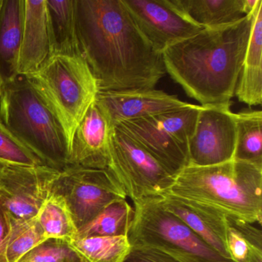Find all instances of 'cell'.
Masks as SVG:
<instances>
[{
    "mask_svg": "<svg viewBox=\"0 0 262 262\" xmlns=\"http://www.w3.org/2000/svg\"><path fill=\"white\" fill-rule=\"evenodd\" d=\"M96 101L113 128L125 121L186 108L191 105L180 100L176 96L155 89L99 91Z\"/></svg>",
    "mask_w": 262,
    "mask_h": 262,
    "instance_id": "13",
    "label": "cell"
},
{
    "mask_svg": "<svg viewBox=\"0 0 262 262\" xmlns=\"http://www.w3.org/2000/svg\"><path fill=\"white\" fill-rule=\"evenodd\" d=\"M53 107L68 136L73 134L99 93L82 56H53L36 73L26 75Z\"/></svg>",
    "mask_w": 262,
    "mask_h": 262,
    "instance_id": "6",
    "label": "cell"
},
{
    "mask_svg": "<svg viewBox=\"0 0 262 262\" xmlns=\"http://www.w3.org/2000/svg\"><path fill=\"white\" fill-rule=\"evenodd\" d=\"M2 3L3 0H0V9H1V7H2Z\"/></svg>",
    "mask_w": 262,
    "mask_h": 262,
    "instance_id": "35",
    "label": "cell"
},
{
    "mask_svg": "<svg viewBox=\"0 0 262 262\" xmlns=\"http://www.w3.org/2000/svg\"><path fill=\"white\" fill-rule=\"evenodd\" d=\"M24 0H3L0 9V78L4 83L19 75Z\"/></svg>",
    "mask_w": 262,
    "mask_h": 262,
    "instance_id": "17",
    "label": "cell"
},
{
    "mask_svg": "<svg viewBox=\"0 0 262 262\" xmlns=\"http://www.w3.org/2000/svg\"><path fill=\"white\" fill-rule=\"evenodd\" d=\"M52 56H80L74 0H47Z\"/></svg>",
    "mask_w": 262,
    "mask_h": 262,
    "instance_id": "19",
    "label": "cell"
},
{
    "mask_svg": "<svg viewBox=\"0 0 262 262\" xmlns=\"http://www.w3.org/2000/svg\"><path fill=\"white\" fill-rule=\"evenodd\" d=\"M3 86H4V82H3L2 79L0 78V96L2 94Z\"/></svg>",
    "mask_w": 262,
    "mask_h": 262,
    "instance_id": "34",
    "label": "cell"
},
{
    "mask_svg": "<svg viewBox=\"0 0 262 262\" xmlns=\"http://www.w3.org/2000/svg\"><path fill=\"white\" fill-rule=\"evenodd\" d=\"M236 142L234 160L262 165L261 111L235 114Z\"/></svg>",
    "mask_w": 262,
    "mask_h": 262,
    "instance_id": "21",
    "label": "cell"
},
{
    "mask_svg": "<svg viewBox=\"0 0 262 262\" xmlns=\"http://www.w3.org/2000/svg\"><path fill=\"white\" fill-rule=\"evenodd\" d=\"M139 30L162 53L203 29L191 22L171 0H122Z\"/></svg>",
    "mask_w": 262,
    "mask_h": 262,
    "instance_id": "12",
    "label": "cell"
},
{
    "mask_svg": "<svg viewBox=\"0 0 262 262\" xmlns=\"http://www.w3.org/2000/svg\"><path fill=\"white\" fill-rule=\"evenodd\" d=\"M165 209L177 216L202 241L225 258H230L227 248V216L221 211L169 193L160 196Z\"/></svg>",
    "mask_w": 262,
    "mask_h": 262,
    "instance_id": "15",
    "label": "cell"
},
{
    "mask_svg": "<svg viewBox=\"0 0 262 262\" xmlns=\"http://www.w3.org/2000/svg\"><path fill=\"white\" fill-rule=\"evenodd\" d=\"M13 220V219H12ZM47 240L36 217L13 220L6 251L7 262H18L26 254Z\"/></svg>",
    "mask_w": 262,
    "mask_h": 262,
    "instance_id": "24",
    "label": "cell"
},
{
    "mask_svg": "<svg viewBox=\"0 0 262 262\" xmlns=\"http://www.w3.org/2000/svg\"><path fill=\"white\" fill-rule=\"evenodd\" d=\"M13 220L0 203V262H7L6 251L12 230Z\"/></svg>",
    "mask_w": 262,
    "mask_h": 262,
    "instance_id": "32",
    "label": "cell"
},
{
    "mask_svg": "<svg viewBox=\"0 0 262 262\" xmlns=\"http://www.w3.org/2000/svg\"><path fill=\"white\" fill-rule=\"evenodd\" d=\"M79 53L99 91L151 90L165 76L156 51L122 0H74Z\"/></svg>",
    "mask_w": 262,
    "mask_h": 262,
    "instance_id": "1",
    "label": "cell"
},
{
    "mask_svg": "<svg viewBox=\"0 0 262 262\" xmlns=\"http://www.w3.org/2000/svg\"><path fill=\"white\" fill-rule=\"evenodd\" d=\"M244 66L262 67V0H258L253 12Z\"/></svg>",
    "mask_w": 262,
    "mask_h": 262,
    "instance_id": "28",
    "label": "cell"
},
{
    "mask_svg": "<svg viewBox=\"0 0 262 262\" xmlns=\"http://www.w3.org/2000/svg\"><path fill=\"white\" fill-rule=\"evenodd\" d=\"M51 192L63 198L78 229L110 204L127 198L120 184L108 169L73 165L58 171Z\"/></svg>",
    "mask_w": 262,
    "mask_h": 262,
    "instance_id": "9",
    "label": "cell"
},
{
    "mask_svg": "<svg viewBox=\"0 0 262 262\" xmlns=\"http://www.w3.org/2000/svg\"><path fill=\"white\" fill-rule=\"evenodd\" d=\"M127 237L131 246L149 247L180 262H234L216 252L182 220L164 208L159 197L134 202Z\"/></svg>",
    "mask_w": 262,
    "mask_h": 262,
    "instance_id": "5",
    "label": "cell"
},
{
    "mask_svg": "<svg viewBox=\"0 0 262 262\" xmlns=\"http://www.w3.org/2000/svg\"><path fill=\"white\" fill-rule=\"evenodd\" d=\"M46 239L70 242L77 236L78 228L63 198L51 192L36 217Z\"/></svg>",
    "mask_w": 262,
    "mask_h": 262,
    "instance_id": "20",
    "label": "cell"
},
{
    "mask_svg": "<svg viewBox=\"0 0 262 262\" xmlns=\"http://www.w3.org/2000/svg\"><path fill=\"white\" fill-rule=\"evenodd\" d=\"M166 192L228 217L261 224L262 165L234 159L210 166L188 165Z\"/></svg>",
    "mask_w": 262,
    "mask_h": 262,
    "instance_id": "3",
    "label": "cell"
},
{
    "mask_svg": "<svg viewBox=\"0 0 262 262\" xmlns=\"http://www.w3.org/2000/svg\"><path fill=\"white\" fill-rule=\"evenodd\" d=\"M133 215L134 209L126 199L116 201L78 229L76 237L127 236Z\"/></svg>",
    "mask_w": 262,
    "mask_h": 262,
    "instance_id": "23",
    "label": "cell"
},
{
    "mask_svg": "<svg viewBox=\"0 0 262 262\" xmlns=\"http://www.w3.org/2000/svg\"><path fill=\"white\" fill-rule=\"evenodd\" d=\"M58 171L49 166H6L0 180V203L13 220L37 216Z\"/></svg>",
    "mask_w": 262,
    "mask_h": 262,
    "instance_id": "11",
    "label": "cell"
},
{
    "mask_svg": "<svg viewBox=\"0 0 262 262\" xmlns=\"http://www.w3.org/2000/svg\"><path fill=\"white\" fill-rule=\"evenodd\" d=\"M227 248L230 258L234 262H251L262 257V251L253 248L235 229L228 225Z\"/></svg>",
    "mask_w": 262,
    "mask_h": 262,
    "instance_id": "29",
    "label": "cell"
},
{
    "mask_svg": "<svg viewBox=\"0 0 262 262\" xmlns=\"http://www.w3.org/2000/svg\"><path fill=\"white\" fill-rule=\"evenodd\" d=\"M202 106L125 121L117 128L148 151L173 178L189 165V142Z\"/></svg>",
    "mask_w": 262,
    "mask_h": 262,
    "instance_id": "7",
    "label": "cell"
},
{
    "mask_svg": "<svg viewBox=\"0 0 262 262\" xmlns=\"http://www.w3.org/2000/svg\"><path fill=\"white\" fill-rule=\"evenodd\" d=\"M122 262H180L163 251L149 247L131 246Z\"/></svg>",
    "mask_w": 262,
    "mask_h": 262,
    "instance_id": "30",
    "label": "cell"
},
{
    "mask_svg": "<svg viewBox=\"0 0 262 262\" xmlns=\"http://www.w3.org/2000/svg\"><path fill=\"white\" fill-rule=\"evenodd\" d=\"M191 22L202 29L233 24L247 16L245 0H171Z\"/></svg>",
    "mask_w": 262,
    "mask_h": 262,
    "instance_id": "18",
    "label": "cell"
},
{
    "mask_svg": "<svg viewBox=\"0 0 262 262\" xmlns=\"http://www.w3.org/2000/svg\"><path fill=\"white\" fill-rule=\"evenodd\" d=\"M234 95L250 106L261 105L262 67L243 66Z\"/></svg>",
    "mask_w": 262,
    "mask_h": 262,
    "instance_id": "27",
    "label": "cell"
},
{
    "mask_svg": "<svg viewBox=\"0 0 262 262\" xmlns=\"http://www.w3.org/2000/svg\"><path fill=\"white\" fill-rule=\"evenodd\" d=\"M231 103L202 106L189 142V165L210 166L234 159L235 113Z\"/></svg>",
    "mask_w": 262,
    "mask_h": 262,
    "instance_id": "10",
    "label": "cell"
},
{
    "mask_svg": "<svg viewBox=\"0 0 262 262\" xmlns=\"http://www.w3.org/2000/svg\"><path fill=\"white\" fill-rule=\"evenodd\" d=\"M108 170L133 202L162 196L174 182L148 151L117 127L112 132Z\"/></svg>",
    "mask_w": 262,
    "mask_h": 262,
    "instance_id": "8",
    "label": "cell"
},
{
    "mask_svg": "<svg viewBox=\"0 0 262 262\" xmlns=\"http://www.w3.org/2000/svg\"><path fill=\"white\" fill-rule=\"evenodd\" d=\"M0 162L10 166H47L24 145L0 119Z\"/></svg>",
    "mask_w": 262,
    "mask_h": 262,
    "instance_id": "25",
    "label": "cell"
},
{
    "mask_svg": "<svg viewBox=\"0 0 262 262\" xmlns=\"http://www.w3.org/2000/svg\"><path fill=\"white\" fill-rule=\"evenodd\" d=\"M51 56L47 0H24L19 74L30 75L36 73Z\"/></svg>",
    "mask_w": 262,
    "mask_h": 262,
    "instance_id": "16",
    "label": "cell"
},
{
    "mask_svg": "<svg viewBox=\"0 0 262 262\" xmlns=\"http://www.w3.org/2000/svg\"><path fill=\"white\" fill-rule=\"evenodd\" d=\"M113 129L95 99L73 134L69 165L108 169Z\"/></svg>",
    "mask_w": 262,
    "mask_h": 262,
    "instance_id": "14",
    "label": "cell"
},
{
    "mask_svg": "<svg viewBox=\"0 0 262 262\" xmlns=\"http://www.w3.org/2000/svg\"><path fill=\"white\" fill-rule=\"evenodd\" d=\"M6 166H7V165H4V164L0 162V180L2 179L3 174H4Z\"/></svg>",
    "mask_w": 262,
    "mask_h": 262,
    "instance_id": "33",
    "label": "cell"
},
{
    "mask_svg": "<svg viewBox=\"0 0 262 262\" xmlns=\"http://www.w3.org/2000/svg\"><path fill=\"white\" fill-rule=\"evenodd\" d=\"M252 14L203 29L162 53L166 73L201 106L231 103L244 66Z\"/></svg>",
    "mask_w": 262,
    "mask_h": 262,
    "instance_id": "2",
    "label": "cell"
},
{
    "mask_svg": "<svg viewBox=\"0 0 262 262\" xmlns=\"http://www.w3.org/2000/svg\"><path fill=\"white\" fill-rule=\"evenodd\" d=\"M18 262H84L68 242L47 239Z\"/></svg>",
    "mask_w": 262,
    "mask_h": 262,
    "instance_id": "26",
    "label": "cell"
},
{
    "mask_svg": "<svg viewBox=\"0 0 262 262\" xmlns=\"http://www.w3.org/2000/svg\"><path fill=\"white\" fill-rule=\"evenodd\" d=\"M227 223L235 229L253 248L262 251L261 231L245 221L227 216Z\"/></svg>",
    "mask_w": 262,
    "mask_h": 262,
    "instance_id": "31",
    "label": "cell"
},
{
    "mask_svg": "<svg viewBox=\"0 0 262 262\" xmlns=\"http://www.w3.org/2000/svg\"><path fill=\"white\" fill-rule=\"evenodd\" d=\"M68 243L84 262H122L131 248L126 235L76 237Z\"/></svg>",
    "mask_w": 262,
    "mask_h": 262,
    "instance_id": "22",
    "label": "cell"
},
{
    "mask_svg": "<svg viewBox=\"0 0 262 262\" xmlns=\"http://www.w3.org/2000/svg\"><path fill=\"white\" fill-rule=\"evenodd\" d=\"M0 119L47 166L61 170L69 165L70 144L65 128L26 75L4 83Z\"/></svg>",
    "mask_w": 262,
    "mask_h": 262,
    "instance_id": "4",
    "label": "cell"
}]
</instances>
